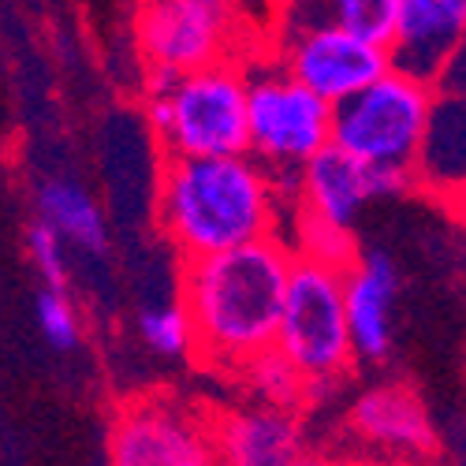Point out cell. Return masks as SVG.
Instances as JSON below:
<instances>
[{"label":"cell","instance_id":"6da1fadb","mask_svg":"<svg viewBox=\"0 0 466 466\" xmlns=\"http://www.w3.org/2000/svg\"><path fill=\"white\" fill-rule=\"evenodd\" d=\"M291 265L295 250L284 236L187 261L179 302L194 325V355L220 373H239L273 351Z\"/></svg>","mask_w":466,"mask_h":466},{"label":"cell","instance_id":"7a4b0ae2","mask_svg":"<svg viewBox=\"0 0 466 466\" xmlns=\"http://www.w3.org/2000/svg\"><path fill=\"white\" fill-rule=\"evenodd\" d=\"M153 213L187 265L284 236L288 183L254 157L165 161Z\"/></svg>","mask_w":466,"mask_h":466},{"label":"cell","instance_id":"3957f363","mask_svg":"<svg viewBox=\"0 0 466 466\" xmlns=\"http://www.w3.org/2000/svg\"><path fill=\"white\" fill-rule=\"evenodd\" d=\"M146 124L165 161L250 157L247 153V64L231 60L168 83H149Z\"/></svg>","mask_w":466,"mask_h":466},{"label":"cell","instance_id":"277c9868","mask_svg":"<svg viewBox=\"0 0 466 466\" xmlns=\"http://www.w3.org/2000/svg\"><path fill=\"white\" fill-rule=\"evenodd\" d=\"M131 37L149 83H168L239 60L247 12L228 0H149L131 15Z\"/></svg>","mask_w":466,"mask_h":466},{"label":"cell","instance_id":"5b68a950","mask_svg":"<svg viewBox=\"0 0 466 466\" xmlns=\"http://www.w3.org/2000/svg\"><path fill=\"white\" fill-rule=\"evenodd\" d=\"M332 146V105L309 94L273 60H247V153L277 179H291Z\"/></svg>","mask_w":466,"mask_h":466},{"label":"cell","instance_id":"8992f818","mask_svg":"<svg viewBox=\"0 0 466 466\" xmlns=\"http://www.w3.org/2000/svg\"><path fill=\"white\" fill-rule=\"evenodd\" d=\"M273 351L299 370L309 392L339 380L355 366L343 306V265L295 254Z\"/></svg>","mask_w":466,"mask_h":466},{"label":"cell","instance_id":"52a82bcc","mask_svg":"<svg viewBox=\"0 0 466 466\" xmlns=\"http://www.w3.org/2000/svg\"><path fill=\"white\" fill-rule=\"evenodd\" d=\"M437 90L388 67L380 79L332 105V146L366 168L410 172Z\"/></svg>","mask_w":466,"mask_h":466},{"label":"cell","instance_id":"ba28073f","mask_svg":"<svg viewBox=\"0 0 466 466\" xmlns=\"http://www.w3.org/2000/svg\"><path fill=\"white\" fill-rule=\"evenodd\" d=\"M268 53L325 105L347 101L388 71V53L336 26L325 5H288L277 12Z\"/></svg>","mask_w":466,"mask_h":466},{"label":"cell","instance_id":"9c48e42d","mask_svg":"<svg viewBox=\"0 0 466 466\" xmlns=\"http://www.w3.org/2000/svg\"><path fill=\"white\" fill-rule=\"evenodd\" d=\"M108 466H220L213 414L176 396H135L108 425Z\"/></svg>","mask_w":466,"mask_h":466},{"label":"cell","instance_id":"30bf717a","mask_svg":"<svg viewBox=\"0 0 466 466\" xmlns=\"http://www.w3.org/2000/svg\"><path fill=\"white\" fill-rule=\"evenodd\" d=\"M347 430L388 466H421L441 448L437 421L410 384H373L347 410Z\"/></svg>","mask_w":466,"mask_h":466},{"label":"cell","instance_id":"8fae6325","mask_svg":"<svg viewBox=\"0 0 466 466\" xmlns=\"http://www.w3.org/2000/svg\"><path fill=\"white\" fill-rule=\"evenodd\" d=\"M288 183V217L325 224L336 231H351L359 213L377 202L373 168L359 165L336 146L321 149L306 168H299Z\"/></svg>","mask_w":466,"mask_h":466},{"label":"cell","instance_id":"7c38bea8","mask_svg":"<svg viewBox=\"0 0 466 466\" xmlns=\"http://www.w3.org/2000/svg\"><path fill=\"white\" fill-rule=\"evenodd\" d=\"M400 273L384 250H359L343 268V306L355 362H384L396 343Z\"/></svg>","mask_w":466,"mask_h":466},{"label":"cell","instance_id":"4fadbf2b","mask_svg":"<svg viewBox=\"0 0 466 466\" xmlns=\"http://www.w3.org/2000/svg\"><path fill=\"white\" fill-rule=\"evenodd\" d=\"M466 37V0H400L388 67L433 86Z\"/></svg>","mask_w":466,"mask_h":466},{"label":"cell","instance_id":"5bb4252c","mask_svg":"<svg viewBox=\"0 0 466 466\" xmlns=\"http://www.w3.org/2000/svg\"><path fill=\"white\" fill-rule=\"evenodd\" d=\"M410 176L425 198L466 217V94L437 90Z\"/></svg>","mask_w":466,"mask_h":466},{"label":"cell","instance_id":"9a60e30c","mask_svg":"<svg viewBox=\"0 0 466 466\" xmlns=\"http://www.w3.org/2000/svg\"><path fill=\"white\" fill-rule=\"evenodd\" d=\"M213 448L220 466H284L302 455V421L258 403L231 407L213 414Z\"/></svg>","mask_w":466,"mask_h":466},{"label":"cell","instance_id":"2e32d148","mask_svg":"<svg viewBox=\"0 0 466 466\" xmlns=\"http://www.w3.org/2000/svg\"><path fill=\"white\" fill-rule=\"evenodd\" d=\"M34 206H37V224H46L67 247L86 250V254H101L108 247L105 206L97 202V194L86 183L71 176H49L37 183Z\"/></svg>","mask_w":466,"mask_h":466},{"label":"cell","instance_id":"e0dca14e","mask_svg":"<svg viewBox=\"0 0 466 466\" xmlns=\"http://www.w3.org/2000/svg\"><path fill=\"white\" fill-rule=\"evenodd\" d=\"M247 392L254 396L258 407H273V410H288V414H299V407L314 396L309 392V384L299 377V370L277 355V351H265L261 359H254L250 366H243L236 373Z\"/></svg>","mask_w":466,"mask_h":466},{"label":"cell","instance_id":"ac0fdd59","mask_svg":"<svg viewBox=\"0 0 466 466\" xmlns=\"http://www.w3.org/2000/svg\"><path fill=\"white\" fill-rule=\"evenodd\" d=\"M135 336L149 355L168 359V362L194 355V325H190L179 299L142 306L135 318Z\"/></svg>","mask_w":466,"mask_h":466},{"label":"cell","instance_id":"d6986e66","mask_svg":"<svg viewBox=\"0 0 466 466\" xmlns=\"http://www.w3.org/2000/svg\"><path fill=\"white\" fill-rule=\"evenodd\" d=\"M325 12L347 34H355L366 46H377L388 53L396 34L400 0H332V5H325Z\"/></svg>","mask_w":466,"mask_h":466},{"label":"cell","instance_id":"ffe728a7","mask_svg":"<svg viewBox=\"0 0 466 466\" xmlns=\"http://www.w3.org/2000/svg\"><path fill=\"white\" fill-rule=\"evenodd\" d=\"M34 321H37V332L46 336V343L56 347V351H75L83 343V314L67 291H49V288L37 291Z\"/></svg>","mask_w":466,"mask_h":466},{"label":"cell","instance_id":"44dd1931","mask_svg":"<svg viewBox=\"0 0 466 466\" xmlns=\"http://www.w3.org/2000/svg\"><path fill=\"white\" fill-rule=\"evenodd\" d=\"M26 258L34 261L37 277H42V288L49 291H67V280H71V265H67V243L46 224H34L26 231Z\"/></svg>","mask_w":466,"mask_h":466},{"label":"cell","instance_id":"7402d4cb","mask_svg":"<svg viewBox=\"0 0 466 466\" xmlns=\"http://www.w3.org/2000/svg\"><path fill=\"white\" fill-rule=\"evenodd\" d=\"M437 90H444V94H466V37H462V46L455 49V56L448 60Z\"/></svg>","mask_w":466,"mask_h":466},{"label":"cell","instance_id":"603a6c76","mask_svg":"<svg viewBox=\"0 0 466 466\" xmlns=\"http://www.w3.org/2000/svg\"><path fill=\"white\" fill-rule=\"evenodd\" d=\"M284 466H325V462H318V459H309V455H299V459H291V462H284Z\"/></svg>","mask_w":466,"mask_h":466}]
</instances>
